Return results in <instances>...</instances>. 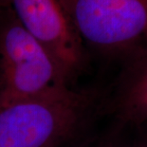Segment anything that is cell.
<instances>
[{"instance_id": "7", "label": "cell", "mask_w": 147, "mask_h": 147, "mask_svg": "<svg viewBox=\"0 0 147 147\" xmlns=\"http://www.w3.org/2000/svg\"><path fill=\"white\" fill-rule=\"evenodd\" d=\"M7 2V0H0V11H1V9L3 6L5 5V3Z\"/></svg>"}, {"instance_id": "6", "label": "cell", "mask_w": 147, "mask_h": 147, "mask_svg": "<svg viewBox=\"0 0 147 147\" xmlns=\"http://www.w3.org/2000/svg\"><path fill=\"white\" fill-rule=\"evenodd\" d=\"M137 147H147V139L145 140H142Z\"/></svg>"}, {"instance_id": "3", "label": "cell", "mask_w": 147, "mask_h": 147, "mask_svg": "<svg viewBox=\"0 0 147 147\" xmlns=\"http://www.w3.org/2000/svg\"><path fill=\"white\" fill-rule=\"evenodd\" d=\"M84 47L124 64L147 56V0H62Z\"/></svg>"}, {"instance_id": "8", "label": "cell", "mask_w": 147, "mask_h": 147, "mask_svg": "<svg viewBox=\"0 0 147 147\" xmlns=\"http://www.w3.org/2000/svg\"><path fill=\"white\" fill-rule=\"evenodd\" d=\"M101 147H117V146H114V145L108 144V145H105V146H101Z\"/></svg>"}, {"instance_id": "4", "label": "cell", "mask_w": 147, "mask_h": 147, "mask_svg": "<svg viewBox=\"0 0 147 147\" xmlns=\"http://www.w3.org/2000/svg\"><path fill=\"white\" fill-rule=\"evenodd\" d=\"M25 30L46 49L74 86L84 70V45L62 0H7Z\"/></svg>"}, {"instance_id": "2", "label": "cell", "mask_w": 147, "mask_h": 147, "mask_svg": "<svg viewBox=\"0 0 147 147\" xmlns=\"http://www.w3.org/2000/svg\"><path fill=\"white\" fill-rule=\"evenodd\" d=\"M74 87L7 2L0 11V108Z\"/></svg>"}, {"instance_id": "5", "label": "cell", "mask_w": 147, "mask_h": 147, "mask_svg": "<svg viewBox=\"0 0 147 147\" xmlns=\"http://www.w3.org/2000/svg\"><path fill=\"white\" fill-rule=\"evenodd\" d=\"M112 109L123 124L137 127L147 125V56L124 64Z\"/></svg>"}, {"instance_id": "1", "label": "cell", "mask_w": 147, "mask_h": 147, "mask_svg": "<svg viewBox=\"0 0 147 147\" xmlns=\"http://www.w3.org/2000/svg\"><path fill=\"white\" fill-rule=\"evenodd\" d=\"M96 95L71 87L0 108V147H73L86 131Z\"/></svg>"}]
</instances>
